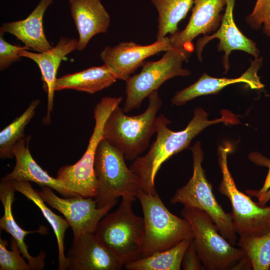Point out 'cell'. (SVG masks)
Returning <instances> with one entry per match:
<instances>
[{"label":"cell","mask_w":270,"mask_h":270,"mask_svg":"<svg viewBox=\"0 0 270 270\" xmlns=\"http://www.w3.org/2000/svg\"><path fill=\"white\" fill-rule=\"evenodd\" d=\"M15 190L10 181L1 180L0 184V200L4 207V214L0 219V230L10 234L16 242L22 256L26 258L32 270H41L44 267L46 253L42 251L38 256H32L28 250L24 238L34 232L46 233V228L41 226L39 230L32 231L24 230L16 222L12 212V204L14 200Z\"/></svg>","instance_id":"21"},{"label":"cell","mask_w":270,"mask_h":270,"mask_svg":"<svg viewBox=\"0 0 270 270\" xmlns=\"http://www.w3.org/2000/svg\"><path fill=\"white\" fill-rule=\"evenodd\" d=\"M190 149L193 160L192 176L184 186L176 191L170 202L206 212L212 219L220 234L234 246L237 234L234 229L232 214L223 210L213 194L212 186L207 180L202 164L204 152L200 142H197Z\"/></svg>","instance_id":"6"},{"label":"cell","mask_w":270,"mask_h":270,"mask_svg":"<svg viewBox=\"0 0 270 270\" xmlns=\"http://www.w3.org/2000/svg\"><path fill=\"white\" fill-rule=\"evenodd\" d=\"M122 152L106 140L99 142L94 170L98 188L94 200L98 208L117 201L119 197H136L141 190L138 177L125 162Z\"/></svg>","instance_id":"5"},{"label":"cell","mask_w":270,"mask_h":270,"mask_svg":"<svg viewBox=\"0 0 270 270\" xmlns=\"http://www.w3.org/2000/svg\"><path fill=\"white\" fill-rule=\"evenodd\" d=\"M182 267L184 270H205L198 255L193 240L184 254Z\"/></svg>","instance_id":"32"},{"label":"cell","mask_w":270,"mask_h":270,"mask_svg":"<svg viewBox=\"0 0 270 270\" xmlns=\"http://www.w3.org/2000/svg\"><path fill=\"white\" fill-rule=\"evenodd\" d=\"M246 22L254 30L263 24L264 32L270 38V0H257L252 12L246 17Z\"/></svg>","instance_id":"30"},{"label":"cell","mask_w":270,"mask_h":270,"mask_svg":"<svg viewBox=\"0 0 270 270\" xmlns=\"http://www.w3.org/2000/svg\"><path fill=\"white\" fill-rule=\"evenodd\" d=\"M180 214L190 226L196 250L205 270H232L246 256L220 234L204 211L184 206Z\"/></svg>","instance_id":"8"},{"label":"cell","mask_w":270,"mask_h":270,"mask_svg":"<svg viewBox=\"0 0 270 270\" xmlns=\"http://www.w3.org/2000/svg\"><path fill=\"white\" fill-rule=\"evenodd\" d=\"M193 46L173 48L157 61H144L142 70L126 81V98L123 110L125 113L140 108L144 100L167 80L175 76H186L190 72L182 68L189 58Z\"/></svg>","instance_id":"9"},{"label":"cell","mask_w":270,"mask_h":270,"mask_svg":"<svg viewBox=\"0 0 270 270\" xmlns=\"http://www.w3.org/2000/svg\"><path fill=\"white\" fill-rule=\"evenodd\" d=\"M54 0H40L38 4L25 19L2 24L0 31L15 36L32 50L42 52L53 46L48 40L43 27V17Z\"/></svg>","instance_id":"20"},{"label":"cell","mask_w":270,"mask_h":270,"mask_svg":"<svg viewBox=\"0 0 270 270\" xmlns=\"http://www.w3.org/2000/svg\"><path fill=\"white\" fill-rule=\"evenodd\" d=\"M194 113L186 128L178 132L168 128L171 122L163 114L156 116V140L146 154L137 158L130 168L138 177L141 190L144 192L152 195L157 193L155 178L161 166L173 155L188 148L193 138L206 127L220 122L226 124L239 122L237 116L227 110L222 111L220 118L214 120H209L208 114L201 108H196Z\"/></svg>","instance_id":"1"},{"label":"cell","mask_w":270,"mask_h":270,"mask_svg":"<svg viewBox=\"0 0 270 270\" xmlns=\"http://www.w3.org/2000/svg\"><path fill=\"white\" fill-rule=\"evenodd\" d=\"M68 4L78 34L76 50L82 51L94 36L108 30L110 16L100 0H69Z\"/></svg>","instance_id":"18"},{"label":"cell","mask_w":270,"mask_h":270,"mask_svg":"<svg viewBox=\"0 0 270 270\" xmlns=\"http://www.w3.org/2000/svg\"><path fill=\"white\" fill-rule=\"evenodd\" d=\"M116 78L104 64L57 78L54 90H74L94 94L109 87Z\"/></svg>","instance_id":"22"},{"label":"cell","mask_w":270,"mask_h":270,"mask_svg":"<svg viewBox=\"0 0 270 270\" xmlns=\"http://www.w3.org/2000/svg\"><path fill=\"white\" fill-rule=\"evenodd\" d=\"M236 0H226L224 14L219 29L212 36L205 35L196 43V54L198 60L202 61V52L206 44L214 38L219 40L218 50L224 52L222 64L226 72L229 68L228 56L234 50L245 52L258 58L259 50L256 44L244 36L237 28L233 18V10Z\"/></svg>","instance_id":"14"},{"label":"cell","mask_w":270,"mask_h":270,"mask_svg":"<svg viewBox=\"0 0 270 270\" xmlns=\"http://www.w3.org/2000/svg\"><path fill=\"white\" fill-rule=\"evenodd\" d=\"M252 264L250 259L246 255L240 260L232 268V270H251Z\"/></svg>","instance_id":"33"},{"label":"cell","mask_w":270,"mask_h":270,"mask_svg":"<svg viewBox=\"0 0 270 270\" xmlns=\"http://www.w3.org/2000/svg\"><path fill=\"white\" fill-rule=\"evenodd\" d=\"M262 60V58H255L247 70L235 78H213L204 73L194 84L176 92L172 99V104L182 106L196 97L218 94L226 86L233 84L245 83L252 89L262 88L264 85L257 74Z\"/></svg>","instance_id":"19"},{"label":"cell","mask_w":270,"mask_h":270,"mask_svg":"<svg viewBox=\"0 0 270 270\" xmlns=\"http://www.w3.org/2000/svg\"><path fill=\"white\" fill-rule=\"evenodd\" d=\"M248 158L250 161L256 165L264 166L268 169L264 182L260 190H246L248 196L258 198V203L260 206H264L270 200V159L258 152H250Z\"/></svg>","instance_id":"29"},{"label":"cell","mask_w":270,"mask_h":270,"mask_svg":"<svg viewBox=\"0 0 270 270\" xmlns=\"http://www.w3.org/2000/svg\"><path fill=\"white\" fill-rule=\"evenodd\" d=\"M7 246V241L0 238V270H32L21 256L19 246L13 238L10 240V250Z\"/></svg>","instance_id":"28"},{"label":"cell","mask_w":270,"mask_h":270,"mask_svg":"<svg viewBox=\"0 0 270 270\" xmlns=\"http://www.w3.org/2000/svg\"><path fill=\"white\" fill-rule=\"evenodd\" d=\"M44 201L62 213L73 232V238L94 232L99 222L116 204L117 201L98 208L94 198L81 196L62 198L48 186L38 192Z\"/></svg>","instance_id":"11"},{"label":"cell","mask_w":270,"mask_h":270,"mask_svg":"<svg viewBox=\"0 0 270 270\" xmlns=\"http://www.w3.org/2000/svg\"><path fill=\"white\" fill-rule=\"evenodd\" d=\"M158 13L157 40L178 32V24L194 4V0H150Z\"/></svg>","instance_id":"25"},{"label":"cell","mask_w":270,"mask_h":270,"mask_svg":"<svg viewBox=\"0 0 270 270\" xmlns=\"http://www.w3.org/2000/svg\"><path fill=\"white\" fill-rule=\"evenodd\" d=\"M66 257L69 270H120L124 266L94 232L73 238Z\"/></svg>","instance_id":"13"},{"label":"cell","mask_w":270,"mask_h":270,"mask_svg":"<svg viewBox=\"0 0 270 270\" xmlns=\"http://www.w3.org/2000/svg\"><path fill=\"white\" fill-rule=\"evenodd\" d=\"M39 99L32 100L28 108L19 116L0 132V158L2 159L14 157L12 148L19 140L25 136L24 130L26 125L34 116Z\"/></svg>","instance_id":"26"},{"label":"cell","mask_w":270,"mask_h":270,"mask_svg":"<svg viewBox=\"0 0 270 270\" xmlns=\"http://www.w3.org/2000/svg\"><path fill=\"white\" fill-rule=\"evenodd\" d=\"M237 244L250 259L252 270H270V232L256 238H240Z\"/></svg>","instance_id":"27"},{"label":"cell","mask_w":270,"mask_h":270,"mask_svg":"<svg viewBox=\"0 0 270 270\" xmlns=\"http://www.w3.org/2000/svg\"><path fill=\"white\" fill-rule=\"evenodd\" d=\"M78 40L62 37L56 46L50 50L42 52H32L26 50H21L19 54L22 57L27 58L34 62L38 66L44 88L47 94V110L43 120L47 124L50 122L54 94L56 76L62 60L68 54L76 50Z\"/></svg>","instance_id":"17"},{"label":"cell","mask_w":270,"mask_h":270,"mask_svg":"<svg viewBox=\"0 0 270 270\" xmlns=\"http://www.w3.org/2000/svg\"><path fill=\"white\" fill-rule=\"evenodd\" d=\"M122 100L121 96L102 98L94 108V126L84 154L76 163L63 166L58 171L56 178L77 196L95 198L97 194L98 182L94 170L96 150L103 138L106 121Z\"/></svg>","instance_id":"7"},{"label":"cell","mask_w":270,"mask_h":270,"mask_svg":"<svg viewBox=\"0 0 270 270\" xmlns=\"http://www.w3.org/2000/svg\"><path fill=\"white\" fill-rule=\"evenodd\" d=\"M173 48L168 37L145 46L133 42H122L113 47L106 46L100 58L116 80L126 81L146 58Z\"/></svg>","instance_id":"12"},{"label":"cell","mask_w":270,"mask_h":270,"mask_svg":"<svg viewBox=\"0 0 270 270\" xmlns=\"http://www.w3.org/2000/svg\"><path fill=\"white\" fill-rule=\"evenodd\" d=\"M136 198L142 206L144 224L142 257L170 248L182 240L193 239L189 222L170 212L158 193L148 194L140 190Z\"/></svg>","instance_id":"4"},{"label":"cell","mask_w":270,"mask_h":270,"mask_svg":"<svg viewBox=\"0 0 270 270\" xmlns=\"http://www.w3.org/2000/svg\"><path fill=\"white\" fill-rule=\"evenodd\" d=\"M148 105L142 114L126 115L117 106L110 112L104 125L103 138L120 150L125 158L134 160L149 146L156 130V114L162 105L158 90L148 96Z\"/></svg>","instance_id":"2"},{"label":"cell","mask_w":270,"mask_h":270,"mask_svg":"<svg viewBox=\"0 0 270 270\" xmlns=\"http://www.w3.org/2000/svg\"><path fill=\"white\" fill-rule=\"evenodd\" d=\"M228 148L220 146L218 163L222 180L218 186L220 194L230 200L232 208L234 229L240 238H256L270 232V206H261L236 187L228 164Z\"/></svg>","instance_id":"10"},{"label":"cell","mask_w":270,"mask_h":270,"mask_svg":"<svg viewBox=\"0 0 270 270\" xmlns=\"http://www.w3.org/2000/svg\"><path fill=\"white\" fill-rule=\"evenodd\" d=\"M193 239L182 240L174 247L132 261L124 266L128 270H180L184 254Z\"/></svg>","instance_id":"24"},{"label":"cell","mask_w":270,"mask_h":270,"mask_svg":"<svg viewBox=\"0 0 270 270\" xmlns=\"http://www.w3.org/2000/svg\"><path fill=\"white\" fill-rule=\"evenodd\" d=\"M4 32L0 31V70L3 71L12 64L19 61L22 56L19 54L21 50L30 48L26 46L13 45L4 40Z\"/></svg>","instance_id":"31"},{"label":"cell","mask_w":270,"mask_h":270,"mask_svg":"<svg viewBox=\"0 0 270 270\" xmlns=\"http://www.w3.org/2000/svg\"><path fill=\"white\" fill-rule=\"evenodd\" d=\"M30 138V136H25L14 145L12 152L16 160V165L12 172L3 177L2 180L32 182L40 187L48 186L66 198L77 196L57 178L49 175L35 161L29 150Z\"/></svg>","instance_id":"15"},{"label":"cell","mask_w":270,"mask_h":270,"mask_svg":"<svg viewBox=\"0 0 270 270\" xmlns=\"http://www.w3.org/2000/svg\"><path fill=\"white\" fill-rule=\"evenodd\" d=\"M14 189L32 201L40 210L44 216L51 226L55 234L58 247V270H68V263L64 254V238L70 226L66 219L54 214L45 204L38 192L35 190L29 182L10 181Z\"/></svg>","instance_id":"23"},{"label":"cell","mask_w":270,"mask_h":270,"mask_svg":"<svg viewBox=\"0 0 270 270\" xmlns=\"http://www.w3.org/2000/svg\"><path fill=\"white\" fill-rule=\"evenodd\" d=\"M134 196L122 197L118 208L98 223L94 234L124 266L142 257L144 235L143 217L132 210Z\"/></svg>","instance_id":"3"},{"label":"cell","mask_w":270,"mask_h":270,"mask_svg":"<svg viewBox=\"0 0 270 270\" xmlns=\"http://www.w3.org/2000/svg\"><path fill=\"white\" fill-rule=\"evenodd\" d=\"M188 24L184 30L169 38L174 48L193 46L192 40L200 34L217 30L222 20L221 14L226 0H194Z\"/></svg>","instance_id":"16"}]
</instances>
